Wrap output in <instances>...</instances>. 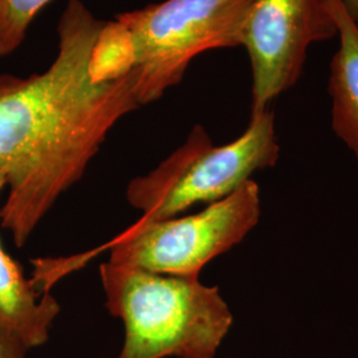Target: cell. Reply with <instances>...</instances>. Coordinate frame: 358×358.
I'll return each instance as SVG.
<instances>
[{"mask_svg":"<svg viewBox=\"0 0 358 358\" xmlns=\"http://www.w3.org/2000/svg\"><path fill=\"white\" fill-rule=\"evenodd\" d=\"M103 24L83 0H68L50 68L0 73V173L8 186L0 224L19 248L83 178L115 124L141 106L133 69L110 81L92 76Z\"/></svg>","mask_w":358,"mask_h":358,"instance_id":"obj_1","label":"cell"},{"mask_svg":"<svg viewBox=\"0 0 358 358\" xmlns=\"http://www.w3.org/2000/svg\"><path fill=\"white\" fill-rule=\"evenodd\" d=\"M108 312L122 321L117 358H214L234 316L217 287L199 276H176L103 263Z\"/></svg>","mask_w":358,"mask_h":358,"instance_id":"obj_2","label":"cell"},{"mask_svg":"<svg viewBox=\"0 0 358 358\" xmlns=\"http://www.w3.org/2000/svg\"><path fill=\"white\" fill-rule=\"evenodd\" d=\"M280 145L271 108L252 113L234 141L215 146L202 125L146 176L131 179L129 205L148 220L178 217L199 203L211 205L238 190L259 170L276 166Z\"/></svg>","mask_w":358,"mask_h":358,"instance_id":"obj_3","label":"cell"},{"mask_svg":"<svg viewBox=\"0 0 358 358\" xmlns=\"http://www.w3.org/2000/svg\"><path fill=\"white\" fill-rule=\"evenodd\" d=\"M254 0H164L118 13L134 51L133 73L141 106L177 87L205 52L242 45Z\"/></svg>","mask_w":358,"mask_h":358,"instance_id":"obj_4","label":"cell"},{"mask_svg":"<svg viewBox=\"0 0 358 358\" xmlns=\"http://www.w3.org/2000/svg\"><path fill=\"white\" fill-rule=\"evenodd\" d=\"M262 215L260 190L250 179L229 196L183 217H141L110 243L109 263L176 276H199L213 259L254 230Z\"/></svg>","mask_w":358,"mask_h":358,"instance_id":"obj_5","label":"cell"},{"mask_svg":"<svg viewBox=\"0 0 358 358\" xmlns=\"http://www.w3.org/2000/svg\"><path fill=\"white\" fill-rule=\"evenodd\" d=\"M336 34L325 0H254L242 38L251 65V115L294 87L309 48Z\"/></svg>","mask_w":358,"mask_h":358,"instance_id":"obj_6","label":"cell"},{"mask_svg":"<svg viewBox=\"0 0 358 358\" xmlns=\"http://www.w3.org/2000/svg\"><path fill=\"white\" fill-rule=\"evenodd\" d=\"M6 186L0 173V192ZM59 313V301L34 279H27L23 267L0 243V337L28 353L50 340Z\"/></svg>","mask_w":358,"mask_h":358,"instance_id":"obj_7","label":"cell"},{"mask_svg":"<svg viewBox=\"0 0 358 358\" xmlns=\"http://www.w3.org/2000/svg\"><path fill=\"white\" fill-rule=\"evenodd\" d=\"M325 3L338 38L328 80L332 130L358 161V24L346 11L343 0Z\"/></svg>","mask_w":358,"mask_h":358,"instance_id":"obj_8","label":"cell"},{"mask_svg":"<svg viewBox=\"0 0 358 358\" xmlns=\"http://www.w3.org/2000/svg\"><path fill=\"white\" fill-rule=\"evenodd\" d=\"M134 66V51L127 28L113 22H103L92 51L90 72L97 81H110L128 75Z\"/></svg>","mask_w":358,"mask_h":358,"instance_id":"obj_9","label":"cell"},{"mask_svg":"<svg viewBox=\"0 0 358 358\" xmlns=\"http://www.w3.org/2000/svg\"><path fill=\"white\" fill-rule=\"evenodd\" d=\"M52 0H0V57L16 51L29 26Z\"/></svg>","mask_w":358,"mask_h":358,"instance_id":"obj_10","label":"cell"},{"mask_svg":"<svg viewBox=\"0 0 358 358\" xmlns=\"http://www.w3.org/2000/svg\"><path fill=\"white\" fill-rule=\"evenodd\" d=\"M24 350L19 349L0 337V358H26Z\"/></svg>","mask_w":358,"mask_h":358,"instance_id":"obj_11","label":"cell"},{"mask_svg":"<svg viewBox=\"0 0 358 358\" xmlns=\"http://www.w3.org/2000/svg\"><path fill=\"white\" fill-rule=\"evenodd\" d=\"M346 11L358 24V0H343Z\"/></svg>","mask_w":358,"mask_h":358,"instance_id":"obj_12","label":"cell"}]
</instances>
